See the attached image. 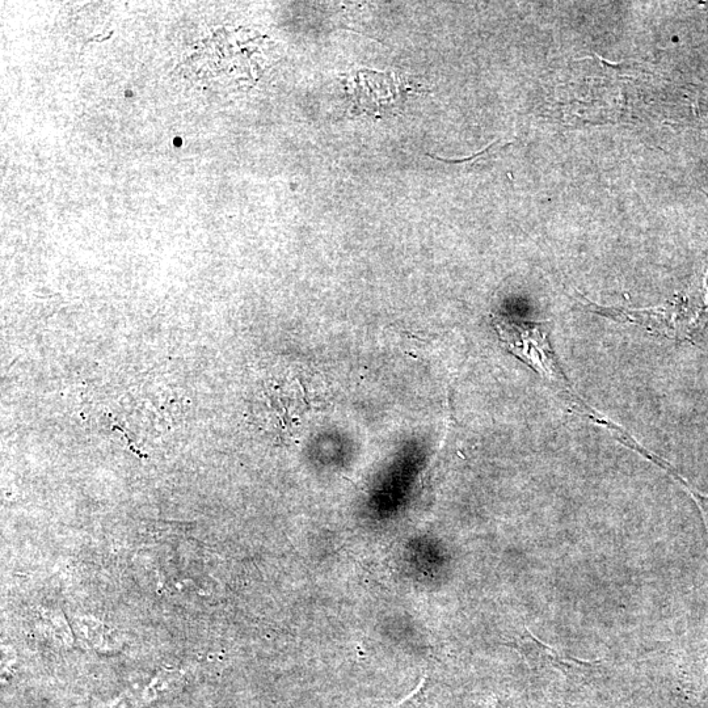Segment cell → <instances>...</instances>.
Here are the masks:
<instances>
[{
  "mask_svg": "<svg viewBox=\"0 0 708 708\" xmlns=\"http://www.w3.org/2000/svg\"><path fill=\"white\" fill-rule=\"evenodd\" d=\"M493 327L509 352L524 361L552 385L572 395L570 383L551 349L549 324L525 322V320L522 322L507 316H495Z\"/></svg>",
  "mask_w": 708,
  "mask_h": 708,
  "instance_id": "1",
  "label": "cell"
},
{
  "mask_svg": "<svg viewBox=\"0 0 708 708\" xmlns=\"http://www.w3.org/2000/svg\"><path fill=\"white\" fill-rule=\"evenodd\" d=\"M348 91L352 94L354 113L386 116L403 107L412 88L395 74L360 70L349 79Z\"/></svg>",
  "mask_w": 708,
  "mask_h": 708,
  "instance_id": "2",
  "label": "cell"
},
{
  "mask_svg": "<svg viewBox=\"0 0 708 708\" xmlns=\"http://www.w3.org/2000/svg\"><path fill=\"white\" fill-rule=\"evenodd\" d=\"M520 649L524 651L529 660L535 661V663H541L542 665L550 664L552 667L560 670H588L597 667L596 663H585V661L573 659V657L560 655L555 648L542 643L541 640L535 638L530 632H526L525 636H522Z\"/></svg>",
  "mask_w": 708,
  "mask_h": 708,
  "instance_id": "3",
  "label": "cell"
}]
</instances>
